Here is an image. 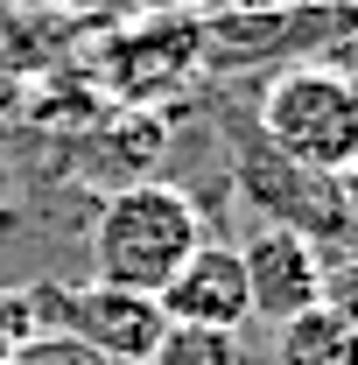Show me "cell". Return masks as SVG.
<instances>
[{
	"mask_svg": "<svg viewBox=\"0 0 358 365\" xmlns=\"http://www.w3.org/2000/svg\"><path fill=\"white\" fill-rule=\"evenodd\" d=\"M85 239H91V281L162 295V281L204 246V211H197L190 190H176L162 176H140L91 211Z\"/></svg>",
	"mask_w": 358,
	"mask_h": 365,
	"instance_id": "6da1fadb",
	"label": "cell"
},
{
	"mask_svg": "<svg viewBox=\"0 0 358 365\" xmlns=\"http://www.w3.org/2000/svg\"><path fill=\"white\" fill-rule=\"evenodd\" d=\"M253 127L295 169L344 176L358 162V78L337 63H281L260 85Z\"/></svg>",
	"mask_w": 358,
	"mask_h": 365,
	"instance_id": "7a4b0ae2",
	"label": "cell"
},
{
	"mask_svg": "<svg viewBox=\"0 0 358 365\" xmlns=\"http://www.w3.org/2000/svg\"><path fill=\"white\" fill-rule=\"evenodd\" d=\"M21 288L36 302V330H63V337L91 344L106 365H148L155 344H162V330H169L155 295L113 288V281H56V274H36Z\"/></svg>",
	"mask_w": 358,
	"mask_h": 365,
	"instance_id": "3957f363",
	"label": "cell"
},
{
	"mask_svg": "<svg viewBox=\"0 0 358 365\" xmlns=\"http://www.w3.org/2000/svg\"><path fill=\"white\" fill-rule=\"evenodd\" d=\"M232 176L239 190L253 197V211H260V225H288L302 232V239H337L344 232V211H337V176H316V169H295L288 155H274L267 140H239L232 148Z\"/></svg>",
	"mask_w": 358,
	"mask_h": 365,
	"instance_id": "277c9868",
	"label": "cell"
},
{
	"mask_svg": "<svg viewBox=\"0 0 358 365\" xmlns=\"http://www.w3.org/2000/svg\"><path fill=\"white\" fill-rule=\"evenodd\" d=\"M239 274H246V302L253 317L288 323L323 302V246L288 225H253L239 246Z\"/></svg>",
	"mask_w": 358,
	"mask_h": 365,
	"instance_id": "5b68a950",
	"label": "cell"
},
{
	"mask_svg": "<svg viewBox=\"0 0 358 365\" xmlns=\"http://www.w3.org/2000/svg\"><path fill=\"white\" fill-rule=\"evenodd\" d=\"M162 317L169 323H197V330H239L253 317L246 302V274H239V246H218L204 239L190 260H183L169 281H162Z\"/></svg>",
	"mask_w": 358,
	"mask_h": 365,
	"instance_id": "8992f818",
	"label": "cell"
},
{
	"mask_svg": "<svg viewBox=\"0 0 358 365\" xmlns=\"http://www.w3.org/2000/svg\"><path fill=\"white\" fill-rule=\"evenodd\" d=\"M274 365H358V323H344L337 309H302V317L274 323Z\"/></svg>",
	"mask_w": 358,
	"mask_h": 365,
	"instance_id": "52a82bcc",
	"label": "cell"
},
{
	"mask_svg": "<svg viewBox=\"0 0 358 365\" xmlns=\"http://www.w3.org/2000/svg\"><path fill=\"white\" fill-rule=\"evenodd\" d=\"M148 365H246L239 330H197V323H169Z\"/></svg>",
	"mask_w": 358,
	"mask_h": 365,
	"instance_id": "ba28073f",
	"label": "cell"
},
{
	"mask_svg": "<svg viewBox=\"0 0 358 365\" xmlns=\"http://www.w3.org/2000/svg\"><path fill=\"white\" fill-rule=\"evenodd\" d=\"M36 337H43V330H36V302H29V288L7 281V288H0V365H21V351H29Z\"/></svg>",
	"mask_w": 358,
	"mask_h": 365,
	"instance_id": "9c48e42d",
	"label": "cell"
},
{
	"mask_svg": "<svg viewBox=\"0 0 358 365\" xmlns=\"http://www.w3.org/2000/svg\"><path fill=\"white\" fill-rule=\"evenodd\" d=\"M21 365H106L91 344H78V337H63V330H43L29 351H21Z\"/></svg>",
	"mask_w": 358,
	"mask_h": 365,
	"instance_id": "30bf717a",
	"label": "cell"
},
{
	"mask_svg": "<svg viewBox=\"0 0 358 365\" xmlns=\"http://www.w3.org/2000/svg\"><path fill=\"white\" fill-rule=\"evenodd\" d=\"M337 211H344V232H358V162L337 176Z\"/></svg>",
	"mask_w": 358,
	"mask_h": 365,
	"instance_id": "8fae6325",
	"label": "cell"
}]
</instances>
